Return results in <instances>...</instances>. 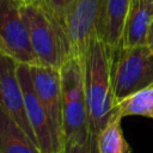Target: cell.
<instances>
[{
    "instance_id": "obj_13",
    "label": "cell",
    "mask_w": 153,
    "mask_h": 153,
    "mask_svg": "<svg viewBox=\"0 0 153 153\" xmlns=\"http://www.w3.org/2000/svg\"><path fill=\"white\" fill-rule=\"evenodd\" d=\"M115 111L121 116H145L153 115V85L146 87L115 105Z\"/></svg>"
},
{
    "instance_id": "obj_4",
    "label": "cell",
    "mask_w": 153,
    "mask_h": 153,
    "mask_svg": "<svg viewBox=\"0 0 153 153\" xmlns=\"http://www.w3.org/2000/svg\"><path fill=\"white\" fill-rule=\"evenodd\" d=\"M17 75L23 91L26 117L41 153H65L63 139L55 128L33 90L29 65L18 62Z\"/></svg>"
},
{
    "instance_id": "obj_15",
    "label": "cell",
    "mask_w": 153,
    "mask_h": 153,
    "mask_svg": "<svg viewBox=\"0 0 153 153\" xmlns=\"http://www.w3.org/2000/svg\"><path fill=\"white\" fill-rule=\"evenodd\" d=\"M65 153H90V140L85 143H81V145L66 146Z\"/></svg>"
},
{
    "instance_id": "obj_1",
    "label": "cell",
    "mask_w": 153,
    "mask_h": 153,
    "mask_svg": "<svg viewBox=\"0 0 153 153\" xmlns=\"http://www.w3.org/2000/svg\"><path fill=\"white\" fill-rule=\"evenodd\" d=\"M111 62V50L98 36L92 37L84 55V85L93 135L105 128L115 111Z\"/></svg>"
},
{
    "instance_id": "obj_14",
    "label": "cell",
    "mask_w": 153,
    "mask_h": 153,
    "mask_svg": "<svg viewBox=\"0 0 153 153\" xmlns=\"http://www.w3.org/2000/svg\"><path fill=\"white\" fill-rule=\"evenodd\" d=\"M74 1L75 0H42L39 1V4L48 12H50L53 17L63 26L67 12Z\"/></svg>"
},
{
    "instance_id": "obj_21",
    "label": "cell",
    "mask_w": 153,
    "mask_h": 153,
    "mask_svg": "<svg viewBox=\"0 0 153 153\" xmlns=\"http://www.w3.org/2000/svg\"><path fill=\"white\" fill-rule=\"evenodd\" d=\"M0 53H1V50H0Z\"/></svg>"
},
{
    "instance_id": "obj_8",
    "label": "cell",
    "mask_w": 153,
    "mask_h": 153,
    "mask_svg": "<svg viewBox=\"0 0 153 153\" xmlns=\"http://www.w3.org/2000/svg\"><path fill=\"white\" fill-rule=\"evenodd\" d=\"M33 90L55 128L62 135V92L60 71L44 65H29Z\"/></svg>"
},
{
    "instance_id": "obj_3",
    "label": "cell",
    "mask_w": 153,
    "mask_h": 153,
    "mask_svg": "<svg viewBox=\"0 0 153 153\" xmlns=\"http://www.w3.org/2000/svg\"><path fill=\"white\" fill-rule=\"evenodd\" d=\"M111 81L115 105L153 85V53L145 45L121 47L112 54Z\"/></svg>"
},
{
    "instance_id": "obj_20",
    "label": "cell",
    "mask_w": 153,
    "mask_h": 153,
    "mask_svg": "<svg viewBox=\"0 0 153 153\" xmlns=\"http://www.w3.org/2000/svg\"><path fill=\"white\" fill-rule=\"evenodd\" d=\"M152 118H153V115H152Z\"/></svg>"
},
{
    "instance_id": "obj_6",
    "label": "cell",
    "mask_w": 153,
    "mask_h": 153,
    "mask_svg": "<svg viewBox=\"0 0 153 153\" xmlns=\"http://www.w3.org/2000/svg\"><path fill=\"white\" fill-rule=\"evenodd\" d=\"M20 1L0 0V50L18 62L37 65L29 32L20 13Z\"/></svg>"
},
{
    "instance_id": "obj_9",
    "label": "cell",
    "mask_w": 153,
    "mask_h": 153,
    "mask_svg": "<svg viewBox=\"0 0 153 153\" xmlns=\"http://www.w3.org/2000/svg\"><path fill=\"white\" fill-rule=\"evenodd\" d=\"M153 23V0H130L124 20L122 47L145 45Z\"/></svg>"
},
{
    "instance_id": "obj_18",
    "label": "cell",
    "mask_w": 153,
    "mask_h": 153,
    "mask_svg": "<svg viewBox=\"0 0 153 153\" xmlns=\"http://www.w3.org/2000/svg\"><path fill=\"white\" fill-rule=\"evenodd\" d=\"M26 1H30V2H39L42 0H26Z\"/></svg>"
},
{
    "instance_id": "obj_12",
    "label": "cell",
    "mask_w": 153,
    "mask_h": 153,
    "mask_svg": "<svg viewBox=\"0 0 153 153\" xmlns=\"http://www.w3.org/2000/svg\"><path fill=\"white\" fill-rule=\"evenodd\" d=\"M122 117L114 111L105 128L96 135L99 153H130V146L127 142L121 127Z\"/></svg>"
},
{
    "instance_id": "obj_5",
    "label": "cell",
    "mask_w": 153,
    "mask_h": 153,
    "mask_svg": "<svg viewBox=\"0 0 153 153\" xmlns=\"http://www.w3.org/2000/svg\"><path fill=\"white\" fill-rule=\"evenodd\" d=\"M108 0H75L67 12L63 29L69 42V54L84 59L92 37L98 35Z\"/></svg>"
},
{
    "instance_id": "obj_11",
    "label": "cell",
    "mask_w": 153,
    "mask_h": 153,
    "mask_svg": "<svg viewBox=\"0 0 153 153\" xmlns=\"http://www.w3.org/2000/svg\"><path fill=\"white\" fill-rule=\"evenodd\" d=\"M0 153H41L19 124L0 108Z\"/></svg>"
},
{
    "instance_id": "obj_2",
    "label": "cell",
    "mask_w": 153,
    "mask_h": 153,
    "mask_svg": "<svg viewBox=\"0 0 153 153\" xmlns=\"http://www.w3.org/2000/svg\"><path fill=\"white\" fill-rule=\"evenodd\" d=\"M20 13L38 63L60 71L71 51L63 26L39 2H22Z\"/></svg>"
},
{
    "instance_id": "obj_7",
    "label": "cell",
    "mask_w": 153,
    "mask_h": 153,
    "mask_svg": "<svg viewBox=\"0 0 153 153\" xmlns=\"http://www.w3.org/2000/svg\"><path fill=\"white\" fill-rule=\"evenodd\" d=\"M17 60L7 54L0 53V108H2L37 145L26 117L23 91L17 75Z\"/></svg>"
},
{
    "instance_id": "obj_17",
    "label": "cell",
    "mask_w": 153,
    "mask_h": 153,
    "mask_svg": "<svg viewBox=\"0 0 153 153\" xmlns=\"http://www.w3.org/2000/svg\"><path fill=\"white\" fill-rule=\"evenodd\" d=\"M146 45L151 49V51L153 53V23L149 27V31H148V35H147V39H146Z\"/></svg>"
},
{
    "instance_id": "obj_19",
    "label": "cell",
    "mask_w": 153,
    "mask_h": 153,
    "mask_svg": "<svg viewBox=\"0 0 153 153\" xmlns=\"http://www.w3.org/2000/svg\"><path fill=\"white\" fill-rule=\"evenodd\" d=\"M18 1H20V2H25L26 0H18Z\"/></svg>"
},
{
    "instance_id": "obj_10",
    "label": "cell",
    "mask_w": 153,
    "mask_h": 153,
    "mask_svg": "<svg viewBox=\"0 0 153 153\" xmlns=\"http://www.w3.org/2000/svg\"><path fill=\"white\" fill-rule=\"evenodd\" d=\"M130 0H108L98 37L115 54L122 47L124 20Z\"/></svg>"
},
{
    "instance_id": "obj_16",
    "label": "cell",
    "mask_w": 153,
    "mask_h": 153,
    "mask_svg": "<svg viewBox=\"0 0 153 153\" xmlns=\"http://www.w3.org/2000/svg\"><path fill=\"white\" fill-rule=\"evenodd\" d=\"M90 153H99L98 146H97V139H96V135L93 134H91V137H90Z\"/></svg>"
}]
</instances>
